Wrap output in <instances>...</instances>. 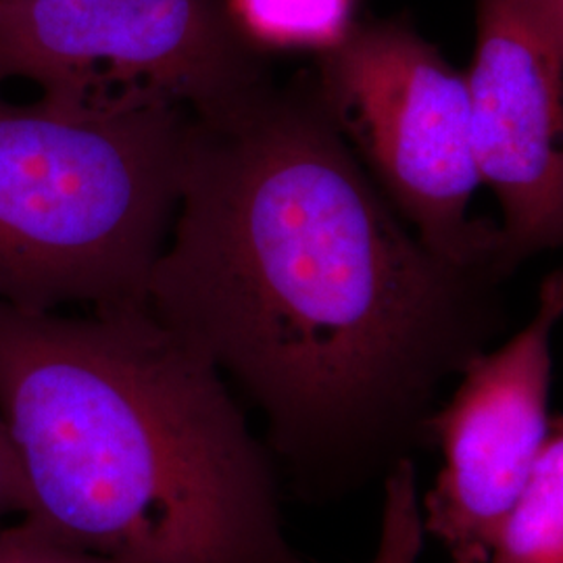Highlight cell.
Returning <instances> with one entry per match:
<instances>
[{
	"label": "cell",
	"instance_id": "1",
	"mask_svg": "<svg viewBox=\"0 0 563 563\" xmlns=\"http://www.w3.org/2000/svg\"><path fill=\"white\" fill-rule=\"evenodd\" d=\"M511 276L416 236L309 71L192 115L146 307L262 411L288 488L332 504L432 446L446 384L504 332Z\"/></svg>",
	"mask_w": 563,
	"mask_h": 563
},
{
	"label": "cell",
	"instance_id": "2",
	"mask_svg": "<svg viewBox=\"0 0 563 563\" xmlns=\"http://www.w3.org/2000/svg\"><path fill=\"white\" fill-rule=\"evenodd\" d=\"M0 416L25 518L113 563H316L218 367L146 305L63 316L0 301Z\"/></svg>",
	"mask_w": 563,
	"mask_h": 563
},
{
	"label": "cell",
	"instance_id": "3",
	"mask_svg": "<svg viewBox=\"0 0 563 563\" xmlns=\"http://www.w3.org/2000/svg\"><path fill=\"white\" fill-rule=\"evenodd\" d=\"M192 113L63 111L0 95V301L146 305L180 199Z\"/></svg>",
	"mask_w": 563,
	"mask_h": 563
},
{
	"label": "cell",
	"instance_id": "4",
	"mask_svg": "<svg viewBox=\"0 0 563 563\" xmlns=\"http://www.w3.org/2000/svg\"><path fill=\"white\" fill-rule=\"evenodd\" d=\"M272 78L230 0L0 2V84L32 81L63 111L205 115Z\"/></svg>",
	"mask_w": 563,
	"mask_h": 563
},
{
	"label": "cell",
	"instance_id": "5",
	"mask_svg": "<svg viewBox=\"0 0 563 563\" xmlns=\"http://www.w3.org/2000/svg\"><path fill=\"white\" fill-rule=\"evenodd\" d=\"M313 78L342 136L428 249L511 272L499 225L467 218L483 178L465 74L409 21L390 18L351 21L320 51Z\"/></svg>",
	"mask_w": 563,
	"mask_h": 563
},
{
	"label": "cell",
	"instance_id": "6",
	"mask_svg": "<svg viewBox=\"0 0 563 563\" xmlns=\"http://www.w3.org/2000/svg\"><path fill=\"white\" fill-rule=\"evenodd\" d=\"M563 320V267L541 284L532 320L465 367L430 420L443 470L422 505L423 532L451 563H483L543 451L551 418V341Z\"/></svg>",
	"mask_w": 563,
	"mask_h": 563
},
{
	"label": "cell",
	"instance_id": "7",
	"mask_svg": "<svg viewBox=\"0 0 563 563\" xmlns=\"http://www.w3.org/2000/svg\"><path fill=\"white\" fill-rule=\"evenodd\" d=\"M481 178L504 211L501 257L563 246V25L551 0H476L465 74Z\"/></svg>",
	"mask_w": 563,
	"mask_h": 563
},
{
	"label": "cell",
	"instance_id": "8",
	"mask_svg": "<svg viewBox=\"0 0 563 563\" xmlns=\"http://www.w3.org/2000/svg\"><path fill=\"white\" fill-rule=\"evenodd\" d=\"M483 563H563L562 416L551 420L543 451Z\"/></svg>",
	"mask_w": 563,
	"mask_h": 563
},
{
	"label": "cell",
	"instance_id": "9",
	"mask_svg": "<svg viewBox=\"0 0 563 563\" xmlns=\"http://www.w3.org/2000/svg\"><path fill=\"white\" fill-rule=\"evenodd\" d=\"M242 27L265 48L322 51L349 27L351 0H230Z\"/></svg>",
	"mask_w": 563,
	"mask_h": 563
},
{
	"label": "cell",
	"instance_id": "10",
	"mask_svg": "<svg viewBox=\"0 0 563 563\" xmlns=\"http://www.w3.org/2000/svg\"><path fill=\"white\" fill-rule=\"evenodd\" d=\"M423 537L416 465L401 462L384 478L380 534L369 563H418Z\"/></svg>",
	"mask_w": 563,
	"mask_h": 563
},
{
	"label": "cell",
	"instance_id": "11",
	"mask_svg": "<svg viewBox=\"0 0 563 563\" xmlns=\"http://www.w3.org/2000/svg\"><path fill=\"white\" fill-rule=\"evenodd\" d=\"M20 543L15 563H113L95 553L65 543L42 523L25 518L20 523Z\"/></svg>",
	"mask_w": 563,
	"mask_h": 563
},
{
	"label": "cell",
	"instance_id": "12",
	"mask_svg": "<svg viewBox=\"0 0 563 563\" xmlns=\"http://www.w3.org/2000/svg\"><path fill=\"white\" fill-rule=\"evenodd\" d=\"M30 499L21 470L20 455L15 451L9 428L0 416V518L9 514H27Z\"/></svg>",
	"mask_w": 563,
	"mask_h": 563
},
{
	"label": "cell",
	"instance_id": "13",
	"mask_svg": "<svg viewBox=\"0 0 563 563\" xmlns=\"http://www.w3.org/2000/svg\"><path fill=\"white\" fill-rule=\"evenodd\" d=\"M20 543V526L0 530V563H15Z\"/></svg>",
	"mask_w": 563,
	"mask_h": 563
},
{
	"label": "cell",
	"instance_id": "14",
	"mask_svg": "<svg viewBox=\"0 0 563 563\" xmlns=\"http://www.w3.org/2000/svg\"><path fill=\"white\" fill-rule=\"evenodd\" d=\"M553 2V7H555V13H558V18L562 21L563 25V0H551Z\"/></svg>",
	"mask_w": 563,
	"mask_h": 563
},
{
	"label": "cell",
	"instance_id": "15",
	"mask_svg": "<svg viewBox=\"0 0 563 563\" xmlns=\"http://www.w3.org/2000/svg\"><path fill=\"white\" fill-rule=\"evenodd\" d=\"M0 2H15V0H0Z\"/></svg>",
	"mask_w": 563,
	"mask_h": 563
}]
</instances>
